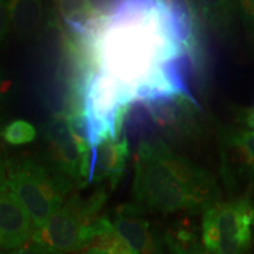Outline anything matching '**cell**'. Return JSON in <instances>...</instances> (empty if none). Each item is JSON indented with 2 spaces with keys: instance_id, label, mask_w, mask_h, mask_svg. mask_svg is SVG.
<instances>
[{
  "instance_id": "12",
  "label": "cell",
  "mask_w": 254,
  "mask_h": 254,
  "mask_svg": "<svg viewBox=\"0 0 254 254\" xmlns=\"http://www.w3.org/2000/svg\"><path fill=\"white\" fill-rule=\"evenodd\" d=\"M9 25L20 38L36 33L43 20V0H7Z\"/></svg>"
},
{
  "instance_id": "22",
  "label": "cell",
  "mask_w": 254,
  "mask_h": 254,
  "mask_svg": "<svg viewBox=\"0 0 254 254\" xmlns=\"http://www.w3.org/2000/svg\"><path fill=\"white\" fill-rule=\"evenodd\" d=\"M0 182H6V167L2 160L1 153H0Z\"/></svg>"
},
{
  "instance_id": "16",
  "label": "cell",
  "mask_w": 254,
  "mask_h": 254,
  "mask_svg": "<svg viewBox=\"0 0 254 254\" xmlns=\"http://www.w3.org/2000/svg\"><path fill=\"white\" fill-rule=\"evenodd\" d=\"M237 11L254 36V0H236Z\"/></svg>"
},
{
  "instance_id": "21",
  "label": "cell",
  "mask_w": 254,
  "mask_h": 254,
  "mask_svg": "<svg viewBox=\"0 0 254 254\" xmlns=\"http://www.w3.org/2000/svg\"><path fill=\"white\" fill-rule=\"evenodd\" d=\"M12 82L6 78L5 73L0 68V106H1L2 101H4L6 94L8 93L9 88H11Z\"/></svg>"
},
{
  "instance_id": "25",
  "label": "cell",
  "mask_w": 254,
  "mask_h": 254,
  "mask_svg": "<svg viewBox=\"0 0 254 254\" xmlns=\"http://www.w3.org/2000/svg\"><path fill=\"white\" fill-rule=\"evenodd\" d=\"M7 189H8L7 183H6V182H0V195H1L2 193H4Z\"/></svg>"
},
{
  "instance_id": "17",
  "label": "cell",
  "mask_w": 254,
  "mask_h": 254,
  "mask_svg": "<svg viewBox=\"0 0 254 254\" xmlns=\"http://www.w3.org/2000/svg\"><path fill=\"white\" fill-rule=\"evenodd\" d=\"M172 254H209L205 247L199 244L198 239H194L182 246H168Z\"/></svg>"
},
{
  "instance_id": "8",
  "label": "cell",
  "mask_w": 254,
  "mask_h": 254,
  "mask_svg": "<svg viewBox=\"0 0 254 254\" xmlns=\"http://www.w3.org/2000/svg\"><path fill=\"white\" fill-rule=\"evenodd\" d=\"M128 157L129 145L123 134L120 138L109 136L104 139L95 147L91 148L87 183L110 180L116 186L125 171Z\"/></svg>"
},
{
  "instance_id": "1",
  "label": "cell",
  "mask_w": 254,
  "mask_h": 254,
  "mask_svg": "<svg viewBox=\"0 0 254 254\" xmlns=\"http://www.w3.org/2000/svg\"><path fill=\"white\" fill-rule=\"evenodd\" d=\"M93 68L109 75L133 103L164 93H184L177 65L200 46L178 33L159 0H120L90 36L79 38Z\"/></svg>"
},
{
  "instance_id": "27",
  "label": "cell",
  "mask_w": 254,
  "mask_h": 254,
  "mask_svg": "<svg viewBox=\"0 0 254 254\" xmlns=\"http://www.w3.org/2000/svg\"><path fill=\"white\" fill-rule=\"evenodd\" d=\"M0 245H1V241H0Z\"/></svg>"
},
{
  "instance_id": "11",
  "label": "cell",
  "mask_w": 254,
  "mask_h": 254,
  "mask_svg": "<svg viewBox=\"0 0 254 254\" xmlns=\"http://www.w3.org/2000/svg\"><path fill=\"white\" fill-rule=\"evenodd\" d=\"M56 8L68 33L78 38H86L103 20L87 0H55Z\"/></svg>"
},
{
  "instance_id": "23",
  "label": "cell",
  "mask_w": 254,
  "mask_h": 254,
  "mask_svg": "<svg viewBox=\"0 0 254 254\" xmlns=\"http://www.w3.org/2000/svg\"><path fill=\"white\" fill-rule=\"evenodd\" d=\"M245 120H246L247 125H249L251 128L254 129V111H251L250 113H247Z\"/></svg>"
},
{
  "instance_id": "6",
  "label": "cell",
  "mask_w": 254,
  "mask_h": 254,
  "mask_svg": "<svg viewBox=\"0 0 254 254\" xmlns=\"http://www.w3.org/2000/svg\"><path fill=\"white\" fill-rule=\"evenodd\" d=\"M155 131L168 138H189L200 127V110L194 98L185 93H164L141 101Z\"/></svg>"
},
{
  "instance_id": "14",
  "label": "cell",
  "mask_w": 254,
  "mask_h": 254,
  "mask_svg": "<svg viewBox=\"0 0 254 254\" xmlns=\"http://www.w3.org/2000/svg\"><path fill=\"white\" fill-rule=\"evenodd\" d=\"M199 14L215 31L225 32L237 12L236 0H194Z\"/></svg>"
},
{
  "instance_id": "10",
  "label": "cell",
  "mask_w": 254,
  "mask_h": 254,
  "mask_svg": "<svg viewBox=\"0 0 254 254\" xmlns=\"http://www.w3.org/2000/svg\"><path fill=\"white\" fill-rule=\"evenodd\" d=\"M113 226L135 254H159L158 244L150 230V222L136 205L117 208Z\"/></svg>"
},
{
  "instance_id": "24",
  "label": "cell",
  "mask_w": 254,
  "mask_h": 254,
  "mask_svg": "<svg viewBox=\"0 0 254 254\" xmlns=\"http://www.w3.org/2000/svg\"><path fill=\"white\" fill-rule=\"evenodd\" d=\"M84 254H110V253H106V252H104V251H100V250H94V249H92V250L85 251Z\"/></svg>"
},
{
  "instance_id": "20",
  "label": "cell",
  "mask_w": 254,
  "mask_h": 254,
  "mask_svg": "<svg viewBox=\"0 0 254 254\" xmlns=\"http://www.w3.org/2000/svg\"><path fill=\"white\" fill-rule=\"evenodd\" d=\"M7 254H51L49 252H46L45 250L40 249L39 246L37 245H30V246H24L20 247V249L17 250H12L11 252H8Z\"/></svg>"
},
{
  "instance_id": "15",
  "label": "cell",
  "mask_w": 254,
  "mask_h": 254,
  "mask_svg": "<svg viewBox=\"0 0 254 254\" xmlns=\"http://www.w3.org/2000/svg\"><path fill=\"white\" fill-rule=\"evenodd\" d=\"M2 138L11 145L30 144L37 138V129L32 124L24 120H14L9 123L1 132Z\"/></svg>"
},
{
  "instance_id": "9",
  "label": "cell",
  "mask_w": 254,
  "mask_h": 254,
  "mask_svg": "<svg viewBox=\"0 0 254 254\" xmlns=\"http://www.w3.org/2000/svg\"><path fill=\"white\" fill-rule=\"evenodd\" d=\"M34 232L33 221L8 189L0 195V241L6 250L24 247Z\"/></svg>"
},
{
  "instance_id": "18",
  "label": "cell",
  "mask_w": 254,
  "mask_h": 254,
  "mask_svg": "<svg viewBox=\"0 0 254 254\" xmlns=\"http://www.w3.org/2000/svg\"><path fill=\"white\" fill-rule=\"evenodd\" d=\"M87 1L98 13L103 17H107L112 13V11L117 7L120 0H87Z\"/></svg>"
},
{
  "instance_id": "7",
  "label": "cell",
  "mask_w": 254,
  "mask_h": 254,
  "mask_svg": "<svg viewBox=\"0 0 254 254\" xmlns=\"http://www.w3.org/2000/svg\"><path fill=\"white\" fill-rule=\"evenodd\" d=\"M31 239L34 245L51 254H68L85 250L84 226L72 199L53 213L46 224L36 228Z\"/></svg>"
},
{
  "instance_id": "4",
  "label": "cell",
  "mask_w": 254,
  "mask_h": 254,
  "mask_svg": "<svg viewBox=\"0 0 254 254\" xmlns=\"http://www.w3.org/2000/svg\"><path fill=\"white\" fill-rule=\"evenodd\" d=\"M253 217L245 198L211 206L202 217V246L209 254H244L252 239Z\"/></svg>"
},
{
  "instance_id": "2",
  "label": "cell",
  "mask_w": 254,
  "mask_h": 254,
  "mask_svg": "<svg viewBox=\"0 0 254 254\" xmlns=\"http://www.w3.org/2000/svg\"><path fill=\"white\" fill-rule=\"evenodd\" d=\"M134 165L133 192L146 207L165 213L205 212L220 201L215 178L174 153L161 139L139 142Z\"/></svg>"
},
{
  "instance_id": "3",
  "label": "cell",
  "mask_w": 254,
  "mask_h": 254,
  "mask_svg": "<svg viewBox=\"0 0 254 254\" xmlns=\"http://www.w3.org/2000/svg\"><path fill=\"white\" fill-rule=\"evenodd\" d=\"M6 183L30 214L34 230L63 207L73 185L69 178L28 158L9 161Z\"/></svg>"
},
{
  "instance_id": "19",
  "label": "cell",
  "mask_w": 254,
  "mask_h": 254,
  "mask_svg": "<svg viewBox=\"0 0 254 254\" xmlns=\"http://www.w3.org/2000/svg\"><path fill=\"white\" fill-rule=\"evenodd\" d=\"M9 26L8 7L6 0H0V43L4 40Z\"/></svg>"
},
{
  "instance_id": "26",
  "label": "cell",
  "mask_w": 254,
  "mask_h": 254,
  "mask_svg": "<svg viewBox=\"0 0 254 254\" xmlns=\"http://www.w3.org/2000/svg\"><path fill=\"white\" fill-rule=\"evenodd\" d=\"M253 225H254V217H253Z\"/></svg>"
},
{
  "instance_id": "13",
  "label": "cell",
  "mask_w": 254,
  "mask_h": 254,
  "mask_svg": "<svg viewBox=\"0 0 254 254\" xmlns=\"http://www.w3.org/2000/svg\"><path fill=\"white\" fill-rule=\"evenodd\" d=\"M224 140L238 172L254 176V129H232L225 134Z\"/></svg>"
},
{
  "instance_id": "5",
  "label": "cell",
  "mask_w": 254,
  "mask_h": 254,
  "mask_svg": "<svg viewBox=\"0 0 254 254\" xmlns=\"http://www.w3.org/2000/svg\"><path fill=\"white\" fill-rule=\"evenodd\" d=\"M47 158L57 172L71 180H87L91 148L74 132L67 114H55L45 126Z\"/></svg>"
}]
</instances>
